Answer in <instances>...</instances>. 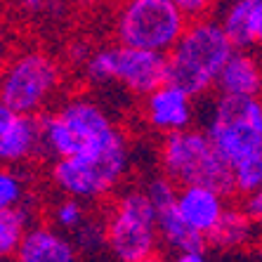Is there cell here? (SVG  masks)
<instances>
[{
	"label": "cell",
	"mask_w": 262,
	"mask_h": 262,
	"mask_svg": "<svg viewBox=\"0 0 262 262\" xmlns=\"http://www.w3.org/2000/svg\"><path fill=\"white\" fill-rule=\"evenodd\" d=\"M215 88L227 97H260L262 90V69L250 50H232L220 69Z\"/></svg>",
	"instance_id": "cell-16"
},
{
	"label": "cell",
	"mask_w": 262,
	"mask_h": 262,
	"mask_svg": "<svg viewBox=\"0 0 262 262\" xmlns=\"http://www.w3.org/2000/svg\"><path fill=\"white\" fill-rule=\"evenodd\" d=\"M14 5L24 17L43 21H55L67 14V0H14Z\"/></svg>",
	"instance_id": "cell-21"
},
{
	"label": "cell",
	"mask_w": 262,
	"mask_h": 262,
	"mask_svg": "<svg viewBox=\"0 0 262 262\" xmlns=\"http://www.w3.org/2000/svg\"><path fill=\"white\" fill-rule=\"evenodd\" d=\"M59 88V61L40 48H29L14 57H7L0 71V102L31 116L48 109Z\"/></svg>",
	"instance_id": "cell-7"
},
{
	"label": "cell",
	"mask_w": 262,
	"mask_h": 262,
	"mask_svg": "<svg viewBox=\"0 0 262 262\" xmlns=\"http://www.w3.org/2000/svg\"><path fill=\"white\" fill-rule=\"evenodd\" d=\"M159 161L172 184H206L222 194H232V170L220 156L206 130L184 128L163 135Z\"/></svg>",
	"instance_id": "cell-6"
},
{
	"label": "cell",
	"mask_w": 262,
	"mask_h": 262,
	"mask_svg": "<svg viewBox=\"0 0 262 262\" xmlns=\"http://www.w3.org/2000/svg\"><path fill=\"white\" fill-rule=\"evenodd\" d=\"M92 85H118L133 97H144L165 80V55L130 45H106L90 50L80 64Z\"/></svg>",
	"instance_id": "cell-8"
},
{
	"label": "cell",
	"mask_w": 262,
	"mask_h": 262,
	"mask_svg": "<svg viewBox=\"0 0 262 262\" xmlns=\"http://www.w3.org/2000/svg\"><path fill=\"white\" fill-rule=\"evenodd\" d=\"M14 257L19 262H73L78 260V250L64 232L45 225H29Z\"/></svg>",
	"instance_id": "cell-15"
},
{
	"label": "cell",
	"mask_w": 262,
	"mask_h": 262,
	"mask_svg": "<svg viewBox=\"0 0 262 262\" xmlns=\"http://www.w3.org/2000/svg\"><path fill=\"white\" fill-rule=\"evenodd\" d=\"M43 154L40 121L0 102V165H24Z\"/></svg>",
	"instance_id": "cell-11"
},
{
	"label": "cell",
	"mask_w": 262,
	"mask_h": 262,
	"mask_svg": "<svg viewBox=\"0 0 262 262\" xmlns=\"http://www.w3.org/2000/svg\"><path fill=\"white\" fill-rule=\"evenodd\" d=\"M29 182L17 165H0V210L29 206Z\"/></svg>",
	"instance_id": "cell-19"
},
{
	"label": "cell",
	"mask_w": 262,
	"mask_h": 262,
	"mask_svg": "<svg viewBox=\"0 0 262 262\" xmlns=\"http://www.w3.org/2000/svg\"><path fill=\"white\" fill-rule=\"evenodd\" d=\"M106 250L121 262H151L161 255L156 208L140 187H130L114 199L104 220Z\"/></svg>",
	"instance_id": "cell-5"
},
{
	"label": "cell",
	"mask_w": 262,
	"mask_h": 262,
	"mask_svg": "<svg viewBox=\"0 0 262 262\" xmlns=\"http://www.w3.org/2000/svg\"><path fill=\"white\" fill-rule=\"evenodd\" d=\"M234 50H253L262 40V0H227L217 17Z\"/></svg>",
	"instance_id": "cell-14"
},
{
	"label": "cell",
	"mask_w": 262,
	"mask_h": 262,
	"mask_svg": "<svg viewBox=\"0 0 262 262\" xmlns=\"http://www.w3.org/2000/svg\"><path fill=\"white\" fill-rule=\"evenodd\" d=\"M156 229L161 246L170 250L177 262H201L208 257V238L180 217L175 201L156 208Z\"/></svg>",
	"instance_id": "cell-13"
},
{
	"label": "cell",
	"mask_w": 262,
	"mask_h": 262,
	"mask_svg": "<svg viewBox=\"0 0 262 262\" xmlns=\"http://www.w3.org/2000/svg\"><path fill=\"white\" fill-rule=\"evenodd\" d=\"M73 234H76L73 246L78 250V255L80 253H92V255H95L97 250L106 248V241H104V222H97V220L88 217Z\"/></svg>",
	"instance_id": "cell-22"
},
{
	"label": "cell",
	"mask_w": 262,
	"mask_h": 262,
	"mask_svg": "<svg viewBox=\"0 0 262 262\" xmlns=\"http://www.w3.org/2000/svg\"><path fill=\"white\" fill-rule=\"evenodd\" d=\"M31 225L29 206L3 208L0 210V260L14 255L19 241Z\"/></svg>",
	"instance_id": "cell-18"
},
{
	"label": "cell",
	"mask_w": 262,
	"mask_h": 262,
	"mask_svg": "<svg viewBox=\"0 0 262 262\" xmlns=\"http://www.w3.org/2000/svg\"><path fill=\"white\" fill-rule=\"evenodd\" d=\"M52 222L59 232H76L88 220V203L73 196H64L52 206Z\"/></svg>",
	"instance_id": "cell-20"
},
{
	"label": "cell",
	"mask_w": 262,
	"mask_h": 262,
	"mask_svg": "<svg viewBox=\"0 0 262 262\" xmlns=\"http://www.w3.org/2000/svg\"><path fill=\"white\" fill-rule=\"evenodd\" d=\"M130 142L118 128L109 140L95 146L92 151L71 159H55L50 168V180L59 194L95 203L121 187L130 170Z\"/></svg>",
	"instance_id": "cell-3"
},
{
	"label": "cell",
	"mask_w": 262,
	"mask_h": 262,
	"mask_svg": "<svg viewBox=\"0 0 262 262\" xmlns=\"http://www.w3.org/2000/svg\"><path fill=\"white\" fill-rule=\"evenodd\" d=\"M142 102V118L154 133L170 135L177 130L191 128L196 118L194 97L182 88L163 80L159 88L146 92Z\"/></svg>",
	"instance_id": "cell-10"
},
{
	"label": "cell",
	"mask_w": 262,
	"mask_h": 262,
	"mask_svg": "<svg viewBox=\"0 0 262 262\" xmlns=\"http://www.w3.org/2000/svg\"><path fill=\"white\" fill-rule=\"evenodd\" d=\"M253 234H255V222L241 208L227 206L215 232L208 236V241L222 250H241L248 248V244L253 241Z\"/></svg>",
	"instance_id": "cell-17"
},
{
	"label": "cell",
	"mask_w": 262,
	"mask_h": 262,
	"mask_svg": "<svg viewBox=\"0 0 262 262\" xmlns=\"http://www.w3.org/2000/svg\"><path fill=\"white\" fill-rule=\"evenodd\" d=\"M227 194L206 184H182L175 194V208L180 217L199 232L201 236H210L217 227L220 217L227 208Z\"/></svg>",
	"instance_id": "cell-12"
},
{
	"label": "cell",
	"mask_w": 262,
	"mask_h": 262,
	"mask_svg": "<svg viewBox=\"0 0 262 262\" xmlns=\"http://www.w3.org/2000/svg\"><path fill=\"white\" fill-rule=\"evenodd\" d=\"M206 135L232 170L236 194L262 187V104L257 97L220 95L210 106Z\"/></svg>",
	"instance_id": "cell-1"
},
{
	"label": "cell",
	"mask_w": 262,
	"mask_h": 262,
	"mask_svg": "<svg viewBox=\"0 0 262 262\" xmlns=\"http://www.w3.org/2000/svg\"><path fill=\"white\" fill-rule=\"evenodd\" d=\"M38 121L43 154H50L55 159H71L92 151L118 130L109 111L88 97L69 99Z\"/></svg>",
	"instance_id": "cell-4"
},
{
	"label": "cell",
	"mask_w": 262,
	"mask_h": 262,
	"mask_svg": "<svg viewBox=\"0 0 262 262\" xmlns=\"http://www.w3.org/2000/svg\"><path fill=\"white\" fill-rule=\"evenodd\" d=\"M180 10L189 19H196V17H206L210 14V10L215 7V0H175Z\"/></svg>",
	"instance_id": "cell-23"
},
{
	"label": "cell",
	"mask_w": 262,
	"mask_h": 262,
	"mask_svg": "<svg viewBox=\"0 0 262 262\" xmlns=\"http://www.w3.org/2000/svg\"><path fill=\"white\" fill-rule=\"evenodd\" d=\"M189 17L175 0H121L114 36L121 45L168 52L184 31Z\"/></svg>",
	"instance_id": "cell-9"
},
{
	"label": "cell",
	"mask_w": 262,
	"mask_h": 262,
	"mask_svg": "<svg viewBox=\"0 0 262 262\" xmlns=\"http://www.w3.org/2000/svg\"><path fill=\"white\" fill-rule=\"evenodd\" d=\"M241 210H244L246 215H248L253 222H260L262 217V194L260 189L257 191H250V194H244V203H241Z\"/></svg>",
	"instance_id": "cell-24"
},
{
	"label": "cell",
	"mask_w": 262,
	"mask_h": 262,
	"mask_svg": "<svg viewBox=\"0 0 262 262\" xmlns=\"http://www.w3.org/2000/svg\"><path fill=\"white\" fill-rule=\"evenodd\" d=\"M5 61H7V40L3 36V31H0V71L5 67Z\"/></svg>",
	"instance_id": "cell-25"
},
{
	"label": "cell",
	"mask_w": 262,
	"mask_h": 262,
	"mask_svg": "<svg viewBox=\"0 0 262 262\" xmlns=\"http://www.w3.org/2000/svg\"><path fill=\"white\" fill-rule=\"evenodd\" d=\"M232 50L217 19L208 14L191 19L165 52V80L189 92L194 99L203 97L215 88V78Z\"/></svg>",
	"instance_id": "cell-2"
}]
</instances>
